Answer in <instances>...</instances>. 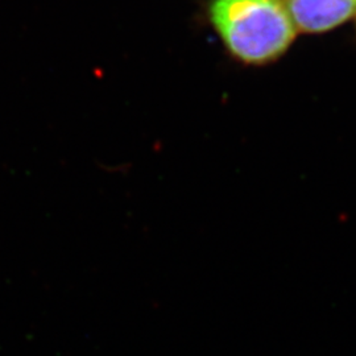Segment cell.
I'll list each match as a JSON object with an SVG mask.
<instances>
[{
	"instance_id": "obj_2",
	"label": "cell",
	"mask_w": 356,
	"mask_h": 356,
	"mask_svg": "<svg viewBox=\"0 0 356 356\" xmlns=\"http://www.w3.org/2000/svg\"><path fill=\"white\" fill-rule=\"evenodd\" d=\"M297 31L319 33L343 24L356 13V0H285Z\"/></svg>"
},
{
	"instance_id": "obj_1",
	"label": "cell",
	"mask_w": 356,
	"mask_h": 356,
	"mask_svg": "<svg viewBox=\"0 0 356 356\" xmlns=\"http://www.w3.org/2000/svg\"><path fill=\"white\" fill-rule=\"evenodd\" d=\"M209 13L227 49L245 64L277 60L297 35L285 0H213Z\"/></svg>"
}]
</instances>
